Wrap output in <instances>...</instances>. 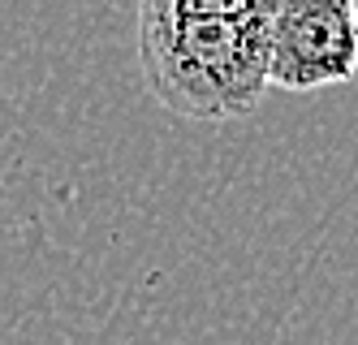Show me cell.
Instances as JSON below:
<instances>
[{"label":"cell","mask_w":358,"mask_h":345,"mask_svg":"<svg viewBox=\"0 0 358 345\" xmlns=\"http://www.w3.org/2000/svg\"><path fill=\"white\" fill-rule=\"evenodd\" d=\"M276 0H147L138 5L143 83L182 121H238L268 91Z\"/></svg>","instance_id":"6da1fadb"},{"label":"cell","mask_w":358,"mask_h":345,"mask_svg":"<svg viewBox=\"0 0 358 345\" xmlns=\"http://www.w3.org/2000/svg\"><path fill=\"white\" fill-rule=\"evenodd\" d=\"M358 78V35L350 0H276L268 87L320 91Z\"/></svg>","instance_id":"7a4b0ae2"},{"label":"cell","mask_w":358,"mask_h":345,"mask_svg":"<svg viewBox=\"0 0 358 345\" xmlns=\"http://www.w3.org/2000/svg\"><path fill=\"white\" fill-rule=\"evenodd\" d=\"M354 35H358V0H354Z\"/></svg>","instance_id":"3957f363"}]
</instances>
